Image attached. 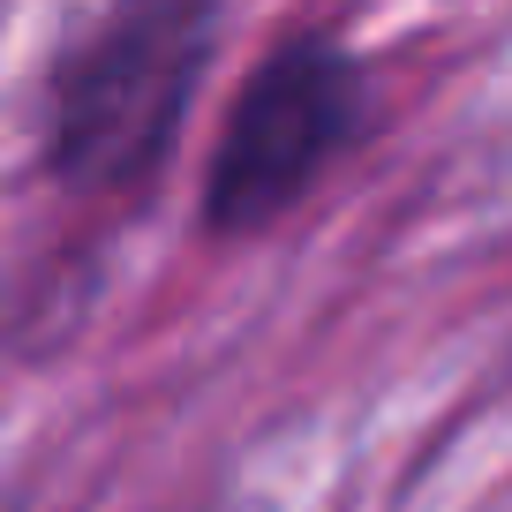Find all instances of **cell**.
Segmentation results:
<instances>
[{
    "mask_svg": "<svg viewBox=\"0 0 512 512\" xmlns=\"http://www.w3.org/2000/svg\"><path fill=\"white\" fill-rule=\"evenodd\" d=\"M219 0H113L53 61L46 166L76 196H121L159 174L211 61Z\"/></svg>",
    "mask_w": 512,
    "mask_h": 512,
    "instance_id": "obj_1",
    "label": "cell"
},
{
    "mask_svg": "<svg viewBox=\"0 0 512 512\" xmlns=\"http://www.w3.org/2000/svg\"><path fill=\"white\" fill-rule=\"evenodd\" d=\"M369 83L362 61L339 53L332 38H287L249 68L234 113H226L219 144L204 174V219L211 234H264L287 219L332 159L362 136Z\"/></svg>",
    "mask_w": 512,
    "mask_h": 512,
    "instance_id": "obj_2",
    "label": "cell"
}]
</instances>
